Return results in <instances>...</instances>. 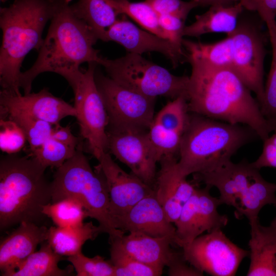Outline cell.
<instances>
[{
	"instance_id": "277c9868",
	"label": "cell",
	"mask_w": 276,
	"mask_h": 276,
	"mask_svg": "<svg viewBox=\"0 0 276 276\" xmlns=\"http://www.w3.org/2000/svg\"><path fill=\"white\" fill-rule=\"evenodd\" d=\"M47 168L32 155L16 154L0 159V229L23 222L40 225L46 217L44 205L52 202L51 183L45 176Z\"/></svg>"
},
{
	"instance_id": "f546056e",
	"label": "cell",
	"mask_w": 276,
	"mask_h": 276,
	"mask_svg": "<svg viewBox=\"0 0 276 276\" xmlns=\"http://www.w3.org/2000/svg\"><path fill=\"white\" fill-rule=\"evenodd\" d=\"M265 23L272 47V58L260 107L266 119L276 127V21L272 20Z\"/></svg>"
},
{
	"instance_id": "6da1fadb",
	"label": "cell",
	"mask_w": 276,
	"mask_h": 276,
	"mask_svg": "<svg viewBox=\"0 0 276 276\" xmlns=\"http://www.w3.org/2000/svg\"><path fill=\"white\" fill-rule=\"evenodd\" d=\"M192 66L188 90L189 110L213 119L251 128L264 141L275 127L232 69L216 67L187 57Z\"/></svg>"
},
{
	"instance_id": "ffe728a7",
	"label": "cell",
	"mask_w": 276,
	"mask_h": 276,
	"mask_svg": "<svg viewBox=\"0 0 276 276\" xmlns=\"http://www.w3.org/2000/svg\"><path fill=\"white\" fill-rule=\"evenodd\" d=\"M109 242L136 260L162 270L176 252L171 247L175 244L172 238L154 237L139 232L110 238Z\"/></svg>"
},
{
	"instance_id": "4316f807",
	"label": "cell",
	"mask_w": 276,
	"mask_h": 276,
	"mask_svg": "<svg viewBox=\"0 0 276 276\" xmlns=\"http://www.w3.org/2000/svg\"><path fill=\"white\" fill-rule=\"evenodd\" d=\"M182 44L187 57L199 59L214 67L232 70L233 50L231 36L211 43L183 39Z\"/></svg>"
},
{
	"instance_id": "e0dca14e",
	"label": "cell",
	"mask_w": 276,
	"mask_h": 276,
	"mask_svg": "<svg viewBox=\"0 0 276 276\" xmlns=\"http://www.w3.org/2000/svg\"><path fill=\"white\" fill-rule=\"evenodd\" d=\"M112 223L117 229L142 233L154 237H168L175 241L176 227L168 220L157 199L155 191L123 214L113 218Z\"/></svg>"
},
{
	"instance_id": "484cf974",
	"label": "cell",
	"mask_w": 276,
	"mask_h": 276,
	"mask_svg": "<svg viewBox=\"0 0 276 276\" xmlns=\"http://www.w3.org/2000/svg\"><path fill=\"white\" fill-rule=\"evenodd\" d=\"M276 184L265 180L258 173L241 196L235 207V216H244L249 221L258 218L262 208L267 204L276 205Z\"/></svg>"
},
{
	"instance_id": "f35d334b",
	"label": "cell",
	"mask_w": 276,
	"mask_h": 276,
	"mask_svg": "<svg viewBox=\"0 0 276 276\" xmlns=\"http://www.w3.org/2000/svg\"><path fill=\"white\" fill-rule=\"evenodd\" d=\"M158 18L159 25L168 39L179 47H183L182 42L186 20L170 14L159 15Z\"/></svg>"
},
{
	"instance_id": "7bdbcfd3",
	"label": "cell",
	"mask_w": 276,
	"mask_h": 276,
	"mask_svg": "<svg viewBox=\"0 0 276 276\" xmlns=\"http://www.w3.org/2000/svg\"><path fill=\"white\" fill-rule=\"evenodd\" d=\"M51 137L74 148H77L81 139V137L79 139L73 134L70 126L63 127L60 124L54 126Z\"/></svg>"
},
{
	"instance_id": "7402d4cb",
	"label": "cell",
	"mask_w": 276,
	"mask_h": 276,
	"mask_svg": "<svg viewBox=\"0 0 276 276\" xmlns=\"http://www.w3.org/2000/svg\"><path fill=\"white\" fill-rule=\"evenodd\" d=\"M243 7L239 3L211 6L205 13L196 15L195 21L185 26L183 35L199 37L211 33L232 35L236 29Z\"/></svg>"
},
{
	"instance_id": "3957f363",
	"label": "cell",
	"mask_w": 276,
	"mask_h": 276,
	"mask_svg": "<svg viewBox=\"0 0 276 276\" xmlns=\"http://www.w3.org/2000/svg\"><path fill=\"white\" fill-rule=\"evenodd\" d=\"M64 0H14L0 9L2 42L0 50V84L2 90L21 94L20 68L26 55L39 51L42 34Z\"/></svg>"
},
{
	"instance_id": "ac0fdd59",
	"label": "cell",
	"mask_w": 276,
	"mask_h": 276,
	"mask_svg": "<svg viewBox=\"0 0 276 276\" xmlns=\"http://www.w3.org/2000/svg\"><path fill=\"white\" fill-rule=\"evenodd\" d=\"M259 170L245 160L237 164L231 160L211 171L196 176L206 186L218 189L221 204L235 208Z\"/></svg>"
},
{
	"instance_id": "d590c367",
	"label": "cell",
	"mask_w": 276,
	"mask_h": 276,
	"mask_svg": "<svg viewBox=\"0 0 276 276\" xmlns=\"http://www.w3.org/2000/svg\"><path fill=\"white\" fill-rule=\"evenodd\" d=\"M67 260L72 264L77 276H114V267L111 261L101 256L89 258L80 251L67 257Z\"/></svg>"
},
{
	"instance_id": "f6af8a7d",
	"label": "cell",
	"mask_w": 276,
	"mask_h": 276,
	"mask_svg": "<svg viewBox=\"0 0 276 276\" xmlns=\"http://www.w3.org/2000/svg\"><path fill=\"white\" fill-rule=\"evenodd\" d=\"M1 2L2 3H5V2H6L7 0H0Z\"/></svg>"
},
{
	"instance_id": "5bb4252c",
	"label": "cell",
	"mask_w": 276,
	"mask_h": 276,
	"mask_svg": "<svg viewBox=\"0 0 276 276\" xmlns=\"http://www.w3.org/2000/svg\"><path fill=\"white\" fill-rule=\"evenodd\" d=\"M1 118L20 114L49 122L53 125L68 117H75L76 110L62 99L52 94L47 88L36 93L17 95L1 90Z\"/></svg>"
},
{
	"instance_id": "52a82bcc",
	"label": "cell",
	"mask_w": 276,
	"mask_h": 276,
	"mask_svg": "<svg viewBox=\"0 0 276 276\" xmlns=\"http://www.w3.org/2000/svg\"><path fill=\"white\" fill-rule=\"evenodd\" d=\"M98 64L104 67L113 80L145 96L173 99L185 96L188 99L189 77L174 75L141 55L128 53L114 59L101 56Z\"/></svg>"
},
{
	"instance_id": "ba28073f",
	"label": "cell",
	"mask_w": 276,
	"mask_h": 276,
	"mask_svg": "<svg viewBox=\"0 0 276 276\" xmlns=\"http://www.w3.org/2000/svg\"><path fill=\"white\" fill-rule=\"evenodd\" d=\"M98 64L88 63L86 70L80 71L67 81L74 94L75 117L81 137L97 159L108 151V116L95 78Z\"/></svg>"
},
{
	"instance_id": "7c38bea8",
	"label": "cell",
	"mask_w": 276,
	"mask_h": 276,
	"mask_svg": "<svg viewBox=\"0 0 276 276\" xmlns=\"http://www.w3.org/2000/svg\"><path fill=\"white\" fill-rule=\"evenodd\" d=\"M108 150L146 183L156 181L157 153L148 130L131 127L107 129Z\"/></svg>"
},
{
	"instance_id": "1f68e13d",
	"label": "cell",
	"mask_w": 276,
	"mask_h": 276,
	"mask_svg": "<svg viewBox=\"0 0 276 276\" xmlns=\"http://www.w3.org/2000/svg\"><path fill=\"white\" fill-rule=\"evenodd\" d=\"M110 253L114 276H159L163 273V270L136 260L112 244Z\"/></svg>"
},
{
	"instance_id": "7a4b0ae2",
	"label": "cell",
	"mask_w": 276,
	"mask_h": 276,
	"mask_svg": "<svg viewBox=\"0 0 276 276\" xmlns=\"http://www.w3.org/2000/svg\"><path fill=\"white\" fill-rule=\"evenodd\" d=\"M71 1L64 0L59 6L51 20L36 61L21 73L19 85L24 94L31 93L34 80L41 73H55L67 81L81 71L82 63H98L101 56L94 45L98 38L74 14L69 5Z\"/></svg>"
},
{
	"instance_id": "5b68a950",
	"label": "cell",
	"mask_w": 276,
	"mask_h": 276,
	"mask_svg": "<svg viewBox=\"0 0 276 276\" xmlns=\"http://www.w3.org/2000/svg\"><path fill=\"white\" fill-rule=\"evenodd\" d=\"M259 138L250 127L220 122L190 112L189 120L181 140L177 173L211 171L226 162L242 146Z\"/></svg>"
},
{
	"instance_id": "30bf717a",
	"label": "cell",
	"mask_w": 276,
	"mask_h": 276,
	"mask_svg": "<svg viewBox=\"0 0 276 276\" xmlns=\"http://www.w3.org/2000/svg\"><path fill=\"white\" fill-rule=\"evenodd\" d=\"M182 255L191 265L213 276H233L249 251L232 242L221 228L200 235L183 246Z\"/></svg>"
},
{
	"instance_id": "d4e9b609",
	"label": "cell",
	"mask_w": 276,
	"mask_h": 276,
	"mask_svg": "<svg viewBox=\"0 0 276 276\" xmlns=\"http://www.w3.org/2000/svg\"><path fill=\"white\" fill-rule=\"evenodd\" d=\"M38 251L30 255L10 276H67L73 275L72 267H59L62 256L45 241Z\"/></svg>"
},
{
	"instance_id": "f1b7e54d",
	"label": "cell",
	"mask_w": 276,
	"mask_h": 276,
	"mask_svg": "<svg viewBox=\"0 0 276 276\" xmlns=\"http://www.w3.org/2000/svg\"><path fill=\"white\" fill-rule=\"evenodd\" d=\"M42 212L56 226L61 227L81 225L87 217L82 204L77 200L70 197L44 205Z\"/></svg>"
},
{
	"instance_id": "4dcf8cb0",
	"label": "cell",
	"mask_w": 276,
	"mask_h": 276,
	"mask_svg": "<svg viewBox=\"0 0 276 276\" xmlns=\"http://www.w3.org/2000/svg\"><path fill=\"white\" fill-rule=\"evenodd\" d=\"M189 116L188 99L180 96L168 103L155 116L153 120L167 129L183 134Z\"/></svg>"
},
{
	"instance_id": "74e56055",
	"label": "cell",
	"mask_w": 276,
	"mask_h": 276,
	"mask_svg": "<svg viewBox=\"0 0 276 276\" xmlns=\"http://www.w3.org/2000/svg\"><path fill=\"white\" fill-rule=\"evenodd\" d=\"M159 15L170 14L186 19L190 11L199 6L197 0H145Z\"/></svg>"
},
{
	"instance_id": "d6986e66",
	"label": "cell",
	"mask_w": 276,
	"mask_h": 276,
	"mask_svg": "<svg viewBox=\"0 0 276 276\" xmlns=\"http://www.w3.org/2000/svg\"><path fill=\"white\" fill-rule=\"evenodd\" d=\"M45 225L23 222L4 238L0 243L1 275L10 276L48 237Z\"/></svg>"
},
{
	"instance_id": "cb8c5ba5",
	"label": "cell",
	"mask_w": 276,
	"mask_h": 276,
	"mask_svg": "<svg viewBox=\"0 0 276 276\" xmlns=\"http://www.w3.org/2000/svg\"><path fill=\"white\" fill-rule=\"evenodd\" d=\"M71 7L102 41L107 31L119 19V14L110 0H79Z\"/></svg>"
},
{
	"instance_id": "8fae6325",
	"label": "cell",
	"mask_w": 276,
	"mask_h": 276,
	"mask_svg": "<svg viewBox=\"0 0 276 276\" xmlns=\"http://www.w3.org/2000/svg\"><path fill=\"white\" fill-rule=\"evenodd\" d=\"M232 38V70L256 96L259 105L263 100L265 40L257 23L240 19Z\"/></svg>"
},
{
	"instance_id": "ee69618b",
	"label": "cell",
	"mask_w": 276,
	"mask_h": 276,
	"mask_svg": "<svg viewBox=\"0 0 276 276\" xmlns=\"http://www.w3.org/2000/svg\"><path fill=\"white\" fill-rule=\"evenodd\" d=\"M199 6H207L216 5H231L239 2V0H197Z\"/></svg>"
},
{
	"instance_id": "60d3db41",
	"label": "cell",
	"mask_w": 276,
	"mask_h": 276,
	"mask_svg": "<svg viewBox=\"0 0 276 276\" xmlns=\"http://www.w3.org/2000/svg\"><path fill=\"white\" fill-rule=\"evenodd\" d=\"M274 133L263 141L262 152L252 166L260 170L264 167L276 168V127Z\"/></svg>"
},
{
	"instance_id": "836d02e7",
	"label": "cell",
	"mask_w": 276,
	"mask_h": 276,
	"mask_svg": "<svg viewBox=\"0 0 276 276\" xmlns=\"http://www.w3.org/2000/svg\"><path fill=\"white\" fill-rule=\"evenodd\" d=\"M3 118L11 119L20 126L26 135L31 153L51 137L54 126L46 121L20 114H11Z\"/></svg>"
},
{
	"instance_id": "4fadbf2b",
	"label": "cell",
	"mask_w": 276,
	"mask_h": 276,
	"mask_svg": "<svg viewBox=\"0 0 276 276\" xmlns=\"http://www.w3.org/2000/svg\"><path fill=\"white\" fill-rule=\"evenodd\" d=\"M211 187L197 188L183 204L180 215L174 223L175 244L180 247L190 243L205 232L222 228L228 222L226 215L217 210L221 203L210 193Z\"/></svg>"
},
{
	"instance_id": "9a60e30c",
	"label": "cell",
	"mask_w": 276,
	"mask_h": 276,
	"mask_svg": "<svg viewBox=\"0 0 276 276\" xmlns=\"http://www.w3.org/2000/svg\"><path fill=\"white\" fill-rule=\"evenodd\" d=\"M109 195V213L112 220L128 211L145 197L153 193L151 186L133 173L123 170L107 152L97 159ZM113 224V223H112Z\"/></svg>"
},
{
	"instance_id": "8992f818",
	"label": "cell",
	"mask_w": 276,
	"mask_h": 276,
	"mask_svg": "<svg viewBox=\"0 0 276 276\" xmlns=\"http://www.w3.org/2000/svg\"><path fill=\"white\" fill-rule=\"evenodd\" d=\"M52 202L73 198L83 206L87 217L96 219L109 238L120 237L125 232L116 229L109 213V195L100 169L93 170L84 154L81 138L73 156L57 168L50 182Z\"/></svg>"
},
{
	"instance_id": "d6a6232c",
	"label": "cell",
	"mask_w": 276,
	"mask_h": 276,
	"mask_svg": "<svg viewBox=\"0 0 276 276\" xmlns=\"http://www.w3.org/2000/svg\"><path fill=\"white\" fill-rule=\"evenodd\" d=\"M182 135L167 129L153 121L148 129V135L159 162L164 157H176L177 154L179 155Z\"/></svg>"
},
{
	"instance_id": "44dd1931",
	"label": "cell",
	"mask_w": 276,
	"mask_h": 276,
	"mask_svg": "<svg viewBox=\"0 0 276 276\" xmlns=\"http://www.w3.org/2000/svg\"><path fill=\"white\" fill-rule=\"evenodd\" d=\"M249 223L250 262L246 275L276 276V217L268 226L261 225L258 218Z\"/></svg>"
},
{
	"instance_id": "e575fe53",
	"label": "cell",
	"mask_w": 276,
	"mask_h": 276,
	"mask_svg": "<svg viewBox=\"0 0 276 276\" xmlns=\"http://www.w3.org/2000/svg\"><path fill=\"white\" fill-rule=\"evenodd\" d=\"M76 149L51 137L31 155L45 168H58L73 156Z\"/></svg>"
},
{
	"instance_id": "8d00e7d4",
	"label": "cell",
	"mask_w": 276,
	"mask_h": 276,
	"mask_svg": "<svg viewBox=\"0 0 276 276\" xmlns=\"http://www.w3.org/2000/svg\"><path fill=\"white\" fill-rule=\"evenodd\" d=\"M0 148L7 154L19 152L27 141L24 131L20 126L9 118H1Z\"/></svg>"
},
{
	"instance_id": "2e32d148",
	"label": "cell",
	"mask_w": 276,
	"mask_h": 276,
	"mask_svg": "<svg viewBox=\"0 0 276 276\" xmlns=\"http://www.w3.org/2000/svg\"><path fill=\"white\" fill-rule=\"evenodd\" d=\"M114 41L128 53L141 55L149 52L160 53L171 61L174 67L181 63L187 55L183 47L137 27L124 18L118 19L107 31L103 41Z\"/></svg>"
},
{
	"instance_id": "ab89813d",
	"label": "cell",
	"mask_w": 276,
	"mask_h": 276,
	"mask_svg": "<svg viewBox=\"0 0 276 276\" xmlns=\"http://www.w3.org/2000/svg\"><path fill=\"white\" fill-rule=\"evenodd\" d=\"M243 8L256 11L265 22L275 20L276 0H239Z\"/></svg>"
},
{
	"instance_id": "9c48e42d",
	"label": "cell",
	"mask_w": 276,
	"mask_h": 276,
	"mask_svg": "<svg viewBox=\"0 0 276 276\" xmlns=\"http://www.w3.org/2000/svg\"><path fill=\"white\" fill-rule=\"evenodd\" d=\"M95 78L108 116L107 129L124 127L149 129L155 117L156 98L123 86L96 70Z\"/></svg>"
},
{
	"instance_id": "603a6c76",
	"label": "cell",
	"mask_w": 276,
	"mask_h": 276,
	"mask_svg": "<svg viewBox=\"0 0 276 276\" xmlns=\"http://www.w3.org/2000/svg\"><path fill=\"white\" fill-rule=\"evenodd\" d=\"M102 233L101 227L95 225L92 221L73 227L51 226L47 241L57 254L68 257L82 251L87 241L94 240Z\"/></svg>"
},
{
	"instance_id": "83f0119b",
	"label": "cell",
	"mask_w": 276,
	"mask_h": 276,
	"mask_svg": "<svg viewBox=\"0 0 276 276\" xmlns=\"http://www.w3.org/2000/svg\"><path fill=\"white\" fill-rule=\"evenodd\" d=\"M110 1L119 15L125 14L147 31L168 39L159 25L158 14L145 1L141 2H132L130 0Z\"/></svg>"
},
{
	"instance_id": "b9f144b4",
	"label": "cell",
	"mask_w": 276,
	"mask_h": 276,
	"mask_svg": "<svg viewBox=\"0 0 276 276\" xmlns=\"http://www.w3.org/2000/svg\"><path fill=\"white\" fill-rule=\"evenodd\" d=\"M184 259L182 253L176 251L168 265L170 276H201L203 273L190 264Z\"/></svg>"
}]
</instances>
